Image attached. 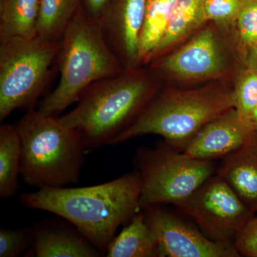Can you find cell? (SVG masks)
Returning <instances> with one entry per match:
<instances>
[{
    "label": "cell",
    "instance_id": "obj_2",
    "mask_svg": "<svg viewBox=\"0 0 257 257\" xmlns=\"http://www.w3.org/2000/svg\"><path fill=\"white\" fill-rule=\"evenodd\" d=\"M158 87L153 74L124 69L89 86L60 121L81 134L86 151L108 146L140 116Z\"/></svg>",
    "mask_w": 257,
    "mask_h": 257
},
{
    "label": "cell",
    "instance_id": "obj_5",
    "mask_svg": "<svg viewBox=\"0 0 257 257\" xmlns=\"http://www.w3.org/2000/svg\"><path fill=\"white\" fill-rule=\"evenodd\" d=\"M57 59L60 81L37 108L43 114L57 117L77 102L89 86L124 69L106 44L100 27L82 6L64 30Z\"/></svg>",
    "mask_w": 257,
    "mask_h": 257
},
{
    "label": "cell",
    "instance_id": "obj_24",
    "mask_svg": "<svg viewBox=\"0 0 257 257\" xmlns=\"http://www.w3.org/2000/svg\"><path fill=\"white\" fill-rule=\"evenodd\" d=\"M242 0H204L207 20L223 25L236 24Z\"/></svg>",
    "mask_w": 257,
    "mask_h": 257
},
{
    "label": "cell",
    "instance_id": "obj_19",
    "mask_svg": "<svg viewBox=\"0 0 257 257\" xmlns=\"http://www.w3.org/2000/svg\"><path fill=\"white\" fill-rule=\"evenodd\" d=\"M81 6V0H40L36 36L47 41H61Z\"/></svg>",
    "mask_w": 257,
    "mask_h": 257
},
{
    "label": "cell",
    "instance_id": "obj_26",
    "mask_svg": "<svg viewBox=\"0 0 257 257\" xmlns=\"http://www.w3.org/2000/svg\"><path fill=\"white\" fill-rule=\"evenodd\" d=\"M111 0H81L83 9L93 21L100 25Z\"/></svg>",
    "mask_w": 257,
    "mask_h": 257
},
{
    "label": "cell",
    "instance_id": "obj_4",
    "mask_svg": "<svg viewBox=\"0 0 257 257\" xmlns=\"http://www.w3.org/2000/svg\"><path fill=\"white\" fill-rule=\"evenodd\" d=\"M233 108V89L229 87L210 85L190 90L157 91L133 124L109 145L155 135L184 152L201 128Z\"/></svg>",
    "mask_w": 257,
    "mask_h": 257
},
{
    "label": "cell",
    "instance_id": "obj_13",
    "mask_svg": "<svg viewBox=\"0 0 257 257\" xmlns=\"http://www.w3.org/2000/svg\"><path fill=\"white\" fill-rule=\"evenodd\" d=\"M30 256L99 257L103 253L77 229L61 221H39L33 227Z\"/></svg>",
    "mask_w": 257,
    "mask_h": 257
},
{
    "label": "cell",
    "instance_id": "obj_10",
    "mask_svg": "<svg viewBox=\"0 0 257 257\" xmlns=\"http://www.w3.org/2000/svg\"><path fill=\"white\" fill-rule=\"evenodd\" d=\"M228 67L225 49L216 32L209 28L152 65L157 73L184 81L216 79L224 75Z\"/></svg>",
    "mask_w": 257,
    "mask_h": 257
},
{
    "label": "cell",
    "instance_id": "obj_28",
    "mask_svg": "<svg viewBox=\"0 0 257 257\" xmlns=\"http://www.w3.org/2000/svg\"><path fill=\"white\" fill-rule=\"evenodd\" d=\"M247 124L255 133H257V104L247 121Z\"/></svg>",
    "mask_w": 257,
    "mask_h": 257
},
{
    "label": "cell",
    "instance_id": "obj_27",
    "mask_svg": "<svg viewBox=\"0 0 257 257\" xmlns=\"http://www.w3.org/2000/svg\"><path fill=\"white\" fill-rule=\"evenodd\" d=\"M243 64L257 71V44L246 52Z\"/></svg>",
    "mask_w": 257,
    "mask_h": 257
},
{
    "label": "cell",
    "instance_id": "obj_23",
    "mask_svg": "<svg viewBox=\"0 0 257 257\" xmlns=\"http://www.w3.org/2000/svg\"><path fill=\"white\" fill-rule=\"evenodd\" d=\"M33 228L0 229V257L20 256L33 243Z\"/></svg>",
    "mask_w": 257,
    "mask_h": 257
},
{
    "label": "cell",
    "instance_id": "obj_6",
    "mask_svg": "<svg viewBox=\"0 0 257 257\" xmlns=\"http://www.w3.org/2000/svg\"><path fill=\"white\" fill-rule=\"evenodd\" d=\"M61 41L40 37L0 42V121L13 111L35 109L57 59Z\"/></svg>",
    "mask_w": 257,
    "mask_h": 257
},
{
    "label": "cell",
    "instance_id": "obj_15",
    "mask_svg": "<svg viewBox=\"0 0 257 257\" xmlns=\"http://www.w3.org/2000/svg\"><path fill=\"white\" fill-rule=\"evenodd\" d=\"M109 243L107 257H160V243L156 234L140 210L127 221Z\"/></svg>",
    "mask_w": 257,
    "mask_h": 257
},
{
    "label": "cell",
    "instance_id": "obj_7",
    "mask_svg": "<svg viewBox=\"0 0 257 257\" xmlns=\"http://www.w3.org/2000/svg\"><path fill=\"white\" fill-rule=\"evenodd\" d=\"M141 180V209L152 204L182 202L215 175V161L197 160L184 155L165 140L154 148L140 147L133 157Z\"/></svg>",
    "mask_w": 257,
    "mask_h": 257
},
{
    "label": "cell",
    "instance_id": "obj_21",
    "mask_svg": "<svg viewBox=\"0 0 257 257\" xmlns=\"http://www.w3.org/2000/svg\"><path fill=\"white\" fill-rule=\"evenodd\" d=\"M233 98L235 110L247 124L248 118L257 104V71L243 64L236 76Z\"/></svg>",
    "mask_w": 257,
    "mask_h": 257
},
{
    "label": "cell",
    "instance_id": "obj_17",
    "mask_svg": "<svg viewBox=\"0 0 257 257\" xmlns=\"http://www.w3.org/2000/svg\"><path fill=\"white\" fill-rule=\"evenodd\" d=\"M40 0H0V42L36 37Z\"/></svg>",
    "mask_w": 257,
    "mask_h": 257
},
{
    "label": "cell",
    "instance_id": "obj_9",
    "mask_svg": "<svg viewBox=\"0 0 257 257\" xmlns=\"http://www.w3.org/2000/svg\"><path fill=\"white\" fill-rule=\"evenodd\" d=\"M160 243V257H240L234 246L209 239L176 208L158 204L142 209Z\"/></svg>",
    "mask_w": 257,
    "mask_h": 257
},
{
    "label": "cell",
    "instance_id": "obj_11",
    "mask_svg": "<svg viewBox=\"0 0 257 257\" xmlns=\"http://www.w3.org/2000/svg\"><path fill=\"white\" fill-rule=\"evenodd\" d=\"M147 0H111L99 27L104 40L124 69L139 65L140 36Z\"/></svg>",
    "mask_w": 257,
    "mask_h": 257
},
{
    "label": "cell",
    "instance_id": "obj_12",
    "mask_svg": "<svg viewBox=\"0 0 257 257\" xmlns=\"http://www.w3.org/2000/svg\"><path fill=\"white\" fill-rule=\"evenodd\" d=\"M253 133L233 108L201 128L183 152L197 160H221L247 143Z\"/></svg>",
    "mask_w": 257,
    "mask_h": 257
},
{
    "label": "cell",
    "instance_id": "obj_22",
    "mask_svg": "<svg viewBox=\"0 0 257 257\" xmlns=\"http://www.w3.org/2000/svg\"><path fill=\"white\" fill-rule=\"evenodd\" d=\"M235 26L243 62L246 52L257 44V0H242Z\"/></svg>",
    "mask_w": 257,
    "mask_h": 257
},
{
    "label": "cell",
    "instance_id": "obj_18",
    "mask_svg": "<svg viewBox=\"0 0 257 257\" xmlns=\"http://www.w3.org/2000/svg\"><path fill=\"white\" fill-rule=\"evenodd\" d=\"M21 140L15 124L0 126V197L10 199L19 189L21 175Z\"/></svg>",
    "mask_w": 257,
    "mask_h": 257
},
{
    "label": "cell",
    "instance_id": "obj_14",
    "mask_svg": "<svg viewBox=\"0 0 257 257\" xmlns=\"http://www.w3.org/2000/svg\"><path fill=\"white\" fill-rule=\"evenodd\" d=\"M216 175L229 186L245 206L257 212V133L236 151L221 160Z\"/></svg>",
    "mask_w": 257,
    "mask_h": 257
},
{
    "label": "cell",
    "instance_id": "obj_8",
    "mask_svg": "<svg viewBox=\"0 0 257 257\" xmlns=\"http://www.w3.org/2000/svg\"><path fill=\"white\" fill-rule=\"evenodd\" d=\"M174 207L194 221L209 239L234 247L240 231L255 215L216 174Z\"/></svg>",
    "mask_w": 257,
    "mask_h": 257
},
{
    "label": "cell",
    "instance_id": "obj_20",
    "mask_svg": "<svg viewBox=\"0 0 257 257\" xmlns=\"http://www.w3.org/2000/svg\"><path fill=\"white\" fill-rule=\"evenodd\" d=\"M176 0H147L146 15L140 36L139 63L151 61L165 35Z\"/></svg>",
    "mask_w": 257,
    "mask_h": 257
},
{
    "label": "cell",
    "instance_id": "obj_25",
    "mask_svg": "<svg viewBox=\"0 0 257 257\" xmlns=\"http://www.w3.org/2000/svg\"><path fill=\"white\" fill-rule=\"evenodd\" d=\"M234 245L240 256L257 257V216L253 215L244 225Z\"/></svg>",
    "mask_w": 257,
    "mask_h": 257
},
{
    "label": "cell",
    "instance_id": "obj_3",
    "mask_svg": "<svg viewBox=\"0 0 257 257\" xmlns=\"http://www.w3.org/2000/svg\"><path fill=\"white\" fill-rule=\"evenodd\" d=\"M22 146L21 177L37 189L78 183L85 147L77 130L62 124L60 116L37 109L27 111L16 124Z\"/></svg>",
    "mask_w": 257,
    "mask_h": 257
},
{
    "label": "cell",
    "instance_id": "obj_1",
    "mask_svg": "<svg viewBox=\"0 0 257 257\" xmlns=\"http://www.w3.org/2000/svg\"><path fill=\"white\" fill-rule=\"evenodd\" d=\"M140 192V175L134 170L98 185L24 192L20 200L29 209L48 211L68 221L105 254L119 226L141 210Z\"/></svg>",
    "mask_w": 257,
    "mask_h": 257
},
{
    "label": "cell",
    "instance_id": "obj_16",
    "mask_svg": "<svg viewBox=\"0 0 257 257\" xmlns=\"http://www.w3.org/2000/svg\"><path fill=\"white\" fill-rule=\"evenodd\" d=\"M206 21L204 0H176L165 35L152 55L151 61L183 40Z\"/></svg>",
    "mask_w": 257,
    "mask_h": 257
}]
</instances>
